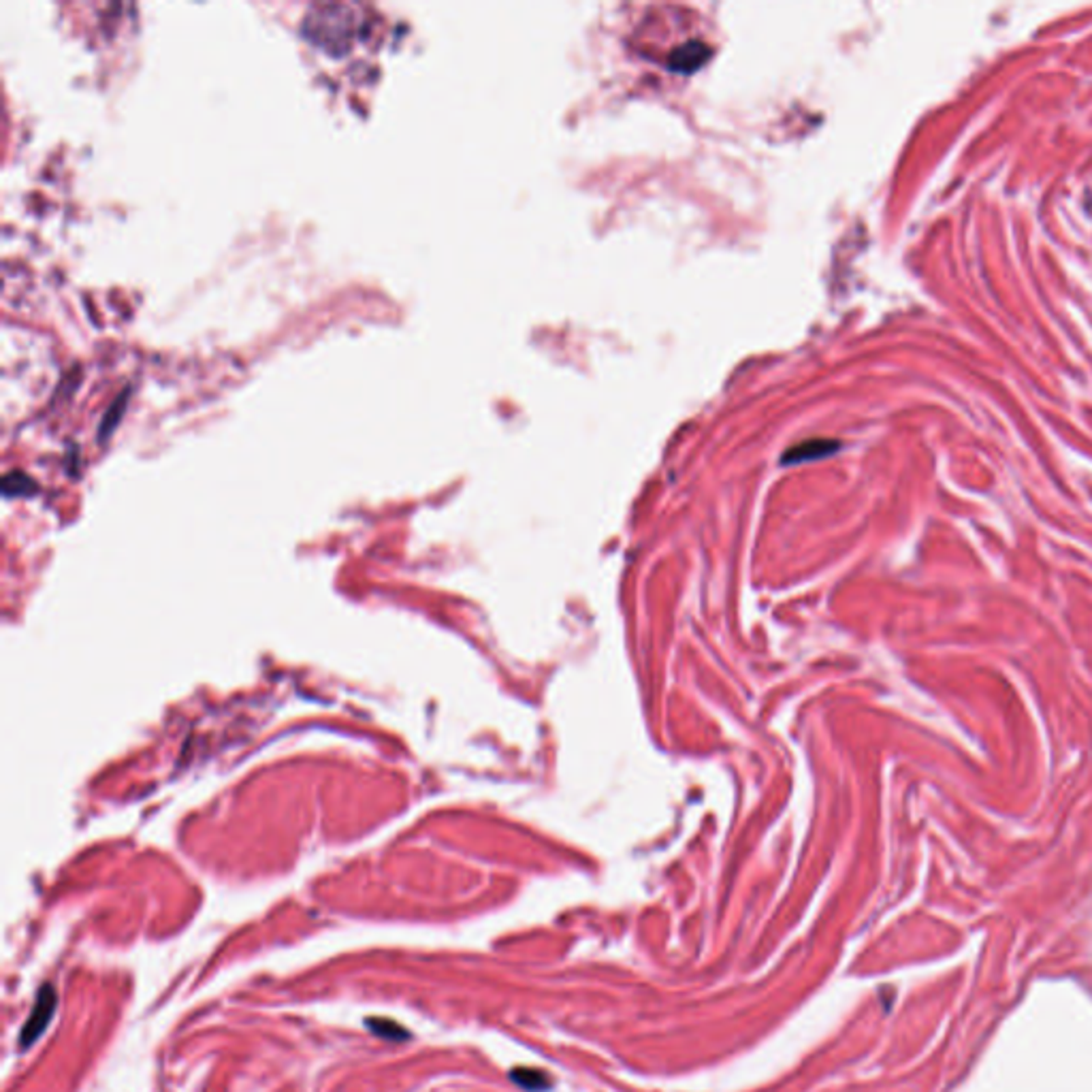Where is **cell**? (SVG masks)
I'll use <instances>...</instances> for the list:
<instances>
[{
  "label": "cell",
  "instance_id": "cell-5",
  "mask_svg": "<svg viewBox=\"0 0 1092 1092\" xmlns=\"http://www.w3.org/2000/svg\"><path fill=\"white\" fill-rule=\"evenodd\" d=\"M367 1028L372 1030L374 1035L382 1037V1039H388V1041H401L408 1037V1030H404L399 1027L398 1022L393 1020H386V1018H367Z\"/></svg>",
  "mask_w": 1092,
  "mask_h": 1092
},
{
  "label": "cell",
  "instance_id": "cell-1",
  "mask_svg": "<svg viewBox=\"0 0 1092 1092\" xmlns=\"http://www.w3.org/2000/svg\"><path fill=\"white\" fill-rule=\"evenodd\" d=\"M359 18L350 5H316L305 16V37L326 50H346L361 30Z\"/></svg>",
  "mask_w": 1092,
  "mask_h": 1092
},
{
  "label": "cell",
  "instance_id": "cell-6",
  "mask_svg": "<svg viewBox=\"0 0 1092 1092\" xmlns=\"http://www.w3.org/2000/svg\"><path fill=\"white\" fill-rule=\"evenodd\" d=\"M512 1077H515V1080H516L518 1084H523L525 1088H531V1090H540V1088H544L542 1084H540V1082L544 1080V1074H540V1071L518 1069V1071H512Z\"/></svg>",
  "mask_w": 1092,
  "mask_h": 1092
},
{
  "label": "cell",
  "instance_id": "cell-2",
  "mask_svg": "<svg viewBox=\"0 0 1092 1092\" xmlns=\"http://www.w3.org/2000/svg\"><path fill=\"white\" fill-rule=\"evenodd\" d=\"M56 1003H58V996H56V990H53V986H50V984L41 986L37 1001H34L32 1014L29 1015V1020H26V1024H24L22 1035H19V1046L30 1048L32 1043L45 1033L47 1024H50L53 1012H56Z\"/></svg>",
  "mask_w": 1092,
  "mask_h": 1092
},
{
  "label": "cell",
  "instance_id": "cell-4",
  "mask_svg": "<svg viewBox=\"0 0 1092 1092\" xmlns=\"http://www.w3.org/2000/svg\"><path fill=\"white\" fill-rule=\"evenodd\" d=\"M835 448H837V442H825V440L804 442V444H801V446L788 450V455H785V463L815 459V457H824V455L832 453Z\"/></svg>",
  "mask_w": 1092,
  "mask_h": 1092
},
{
  "label": "cell",
  "instance_id": "cell-3",
  "mask_svg": "<svg viewBox=\"0 0 1092 1092\" xmlns=\"http://www.w3.org/2000/svg\"><path fill=\"white\" fill-rule=\"evenodd\" d=\"M706 58L708 47L705 43H700V41H689V43H682L672 52L671 66L677 68V71H694V68L700 66Z\"/></svg>",
  "mask_w": 1092,
  "mask_h": 1092
}]
</instances>
